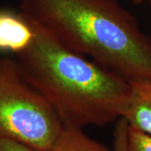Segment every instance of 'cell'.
I'll list each match as a JSON object with an SVG mask.
<instances>
[{"label": "cell", "mask_w": 151, "mask_h": 151, "mask_svg": "<svg viewBox=\"0 0 151 151\" xmlns=\"http://www.w3.org/2000/svg\"><path fill=\"white\" fill-rule=\"evenodd\" d=\"M29 20L35 37L15 60L24 78L52 106L65 128L103 126L123 118L130 81L64 47Z\"/></svg>", "instance_id": "6da1fadb"}, {"label": "cell", "mask_w": 151, "mask_h": 151, "mask_svg": "<svg viewBox=\"0 0 151 151\" xmlns=\"http://www.w3.org/2000/svg\"><path fill=\"white\" fill-rule=\"evenodd\" d=\"M20 11L71 51L129 81L151 79V37L117 0H20Z\"/></svg>", "instance_id": "7a4b0ae2"}, {"label": "cell", "mask_w": 151, "mask_h": 151, "mask_svg": "<svg viewBox=\"0 0 151 151\" xmlns=\"http://www.w3.org/2000/svg\"><path fill=\"white\" fill-rule=\"evenodd\" d=\"M64 129L52 106L24 78L16 60L0 57V138L50 151Z\"/></svg>", "instance_id": "3957f363"}, {"label": "cell", "mask_w": 151, "mask_h": 151, "mask_svg": "<svg viewBox=\"0 0 151 151\" xmlns=\"http://www.w3.org/2000/svg\"><path fill=\"white\" fill-rule=\"evenodd\" d=\"M34 37L32 23L24 13L0 9V52L17 55L30 45Z\"/></svg>", "instance_id": "277c9868"}, {"label": "cell", "mask_w": 151, "mask_h": 151, "mask_svg": "<svg viewBox=\"0 0 151 151\" xmlns=\"http://www.w3.org/2000/svg\"><path fill=\"white\" fill-rule=\"evenodd\" d=\"M129 81V101L123 118L129 126L151 135V79Z\"/></svg>", "instance_id": "5b68a950"}, {"label": "cell", "mask_w": 151, "mask_h": 151, "mask_svg": "<svg viewBox=\"0 0 151 151\" xmlns=\"http://www.w3.org/2000/svg\"><path fill=\"white\" fill-rule=\"evenodd\" d=\"M50 151H114L90 138L82 129L65 128Z\"/></svg>", "instance_id": "8992f818"}, {"label": "cell", "mask_w": 151, "mask_h": 151, "mask_svg": "<svg viewBox=\"0 0 151 151\" xmlns=\"http://www.w3.org/2000/svg\"><path fill=\"white\" fill-rule=\"evenodd\" d=\"M125 151H151V135L129 125Z\"/></svg>", "instance_id": "52a82bcc"}, {"label": "cell", "mask_w": 151, "mask_h": 151, "mask_svg": "<svg viewBox=\"0 0 151 151\" xmlns=\"http://www.w3.org/2000/svg\"><path fill=\"white\" fill-rule=\"evenodd\" d=\"M129 124L126 119L121 118L116 123L113 134V150L125 151Z\"/></svg>", "instance_id": "ba28073f"}, {"label": "cell", "mask_w": 151, "mask_h": 151, "mask_svg": "<svg viewBox=\"0 0 151 151\" xmlns=\"http://www.w3.org/2000/svg\"><path fill=\"white\" fill-rule=\"evenodd\" d=\"M0 151H41L23 143L0 138Z\"/></svg>", "instance_id": "9c48e42d"}, {"label": "cell", "mask_w": 151, "mask_h": 151, "mask_svg": "<svg viewBox=\"0 0 151 151\" xmlns=\"http://www.w3.org/2000/svg\"><path fill=\"white\" fill-rule=\"evenodd\" d=\"M132 1H133V3H134V4L139 5V4H141L145 3L146 1H150V0H132Z\"/></svg>", "instance_id": "30bf717a"}, {"label": "cell", "mask_w": 151, "mask_h": 151, "mask_svg": "<svg viewBox=\"0 0 151 151\" xmlns=\"http://www.w3.org/2000/svg\"><path fill=\"white\" fill-rule=\"evenodd\" d=\"M150 5H151V0H150Z\"/></svg>", "instance_id": "8fae6325"}]
</instances>
